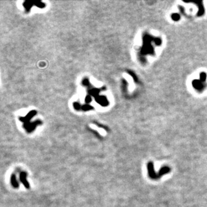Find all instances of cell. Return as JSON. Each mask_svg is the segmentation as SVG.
<instances>
[{
  "label": "cell",
  "instance_id": "3957f363",
  "mask_svg": "<svg viewBox=\"0 0 207 207\" xmlns=\"http://www.w3.org/2000/svg\"><path fill=\"white\" fill-rule=\"evenodd\" d=\"M20 177H21V180H22L24 182V184L25 186L27 188H29V185L28 184H27V183H26V178H25V177H26V173H24V172L22 173L20 175Z\"/></svg>",
  "mask_w": 207,
  "mask_h": 207
},
{
  "label": "cell",
  "instance_id": "6da1fadb",
  "mask_svg": "<svg viewBox=\"0 0 207 207\" xmlns=\"http://www.w3.org/2000/svg\"><path fill=\"white\" fill-rule=\"evenodd\" d=\"M148 168L149 175H150V176L151 178H152V179H158V178H159L158 174H156L155 172H154V165H153L152 163H151V162L149 163Z\"/></svg>",
  "mask_w": 207,
  "mask_h": 207
},
{
  "label": "cell",
  "instance_id": "7a4b0ae2",
  "mask_svg": "<svg viewBox=\"0 0 207 207\" xmlns=\"http://www.w3.org/2000/svg\"><path fill=\"white\" fill-rule=\"evenodd\" d=\"M170 170V168L168 167V166H164V167L162 168L159 171V173H158L159 178H160L162 175L165 174H167V173L169 172Z\"/></svg>",
  "mask_w": 207,
  "mask_h": 207
}]
</instances>
